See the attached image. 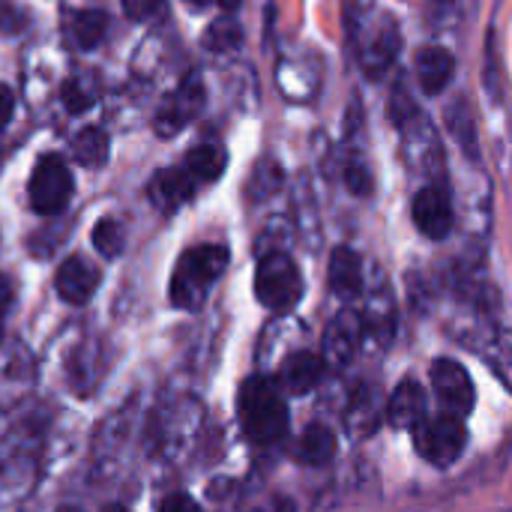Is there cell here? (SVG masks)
I'll return each instance as SVG.
<instances>
[{
  "label": "cell",
  "instance_id": "f1b7e54d",
  "mask_svg": "<svg viewBox=\"0 0 512 512\" xmlns=\"http://www.w3.org/2000/svg\"><path fill=\"white\" fill-rule=\"evenodd\" d=\"M9 306H12V285H9L6 276H0V336H3V324H6Z\"/></svg>",
  "mask_w": 512,
  "mask_h": 512
},
{
  "label": "cell",
  "instance_id": "7c38bea8",
  "mask_svg": "<svg viewBox=\"0 0 512 512\" xmlns=\"http://www.w3.org/2000/svg\"><path fill=\"white\" fill-rule=\"evenodd\" d=\"M453 72H456V60L447 48L441 45H429V48H420L417 54V78H420V87L426 96H438L444 93V87L453 81Z\"/></svg>",
  "mask_w": 512,
  "mask_h": 512
},
{
  "label": "cell",
  "instance_id": "4dcf8cb0",
  "mask_svg": "<svg viewBox=\"0 0 512 512\" xmlns=\"http://www.w3.org/2000/svg\"><path fill=\"white\" fill-rule=\"evenodd\" d=\"M189 6H195V9H204V6H210L213 0H186Z\"/></svg>",
  "mask_w": 512,
  "mask_h": 512
},
{
  "label": "cell",
  "instance_id": "603a6c76",
  "mask_svg": "<svg viewBox=\"0 0 512 512\" xmlns=\"http://www.w3.org/2000/svg\"><path fill=\"white\" fill-rule=\"evenodd\" d=\"M93 246H96L105 258H114V255L123 249V228H120L114 219H102V222L93 228Z\"/></svg>",
  "mask_w": 512,
  "mask_h": 512
},
{
  "label": "cell",
  "instance_id": "2e32d148",
  "mask_svg": "<svg viewBox=\"0 0 512 512\" xmlns=\"http://www.w3.org/2000/svg\"><path fill=\"white\" fill-rule=\"evenodd\" d=\"M330 288L339 297H357L363 288V261L354 249L339 246L330 255Z\"/></svg>",
  "mask_w": 512,
  "mask_h": 512
},
{
  "label": "cell",
  "instance_id": "52a82bcc",
  "mask_svg": "<svg viewBox=\"0 0 512 512\" xmlns=\"http://www.w3.org/2000/svg\"><path fill=\"white\" fill-rule=\"evenodd\" d=\"M414 222L429 240H444L453 231V201L438 183H429L414 198Z\"/></svg>",
  "mask_w": 512,
  "mask_h": 512
},
{
  "label": "cell",
  "instance_id": "3957f363",
  "mask_svg": "<svg viewBox=\"0 0 512 512\" xmlns=\"http://www.w3.org/2000/svg\"><path fill=\"white\" fill-rule=\"evenodd\" d=\"M255 297L273 312H288L303 297V276L285 252L261 258L255 270Z\"/></svg>",
  "mask_w": 512,
  "mask_h": 512
},
{
  "label": "cell",
  "instance_id": "e575fe53",
  "mask_svg": "<svg viewBox=\"0 0 512 512\" xmlns=\"http://www.w3.org/2000/svg\"><path fill=\"white\" fill-rule=\"evenodd\" d=\"M63 512H66V510H63Z\"/></svg>",
  "mask_w": 512,
  "mask_h": 512
},
{
  "label": "cell",
  "instance_id": "484cf974",
  "mask_svg": "<svg viewBox=\"0 0 512 512\" xmlns=\"http://www.w3.org/2000/svg\"><path fill=\"white\" fill-rule=\"evenodd\" d=\"M213 39H216V48L225 51V48H231V45L240 42V30H237L234 21H219V24L207 33V42H213Z\"/></svg>",
  "mask_w": 512,
  "mask_h": 512
},
{
  "label": "cell",
  "instance_id": "83f0119b",
  "mask_svg": "<svg viewBox=\"0 0 512 512\" xmlns=\"http://www.w3.org/2000/svg\"><path fill=\"white\" fill-rule=\"evenodd\" d=\"M12 108H15V96L6 84H0V129H6V123L12 120Z\"/></svg>",
  "mask_w": 512,
  "mask_h": 512
},
{
  "label": "cell",
  "instance_id": "277c9868",
  "mask_svg": "<svg viewBox=\"0 0 512 512\" xmlns=\"http://www.w3.org/2000/svg\"><path fill=\"white\" fill-rule=\"evenodd\" d=\"M465 444H468V432H465L462 420L453 417V414H444V417H435V420H423L414 429V447H417V453L426 462L438 465V468L453 465L462 456Z\"/></svg>",
  "mask_w": 512,
  "mask_h": 512
},
{
  "label": "cell",
  "instance_id": "44dd1931",
  "mask_svg": "<svg viewBox=\"0 0 512 512\" xmlns=\"http://www.w3.org/2000/svg\"><path fill=\"white\" fill-rule=\"evenodd\" d=\"M447 123H450V132L459 138L462 150L477 156V129H474V117H471V108H468L465 99H456L447 108Z\"/></svg>",
  "mask_w": 512,
  "mask_h": 512
},
{
  "label": "cell",
  "instance_id": "9a60e30c",
  "mask_svg": "<svg viewBox=\"0 0 512 512\" xmlns=\"http://www.w3.org/2000/svg\"><path fill=\"white\" fill-rule=\"evenodd\" d=\"M147 192L159 210H174L195 195V180L186 174V168H165L153 177Z\"/></svg>",
  "mask_w": 512,
  "mask_h": 512
},
{
  "label": "cell",
  "instance_id": "8fae6325",
  "mask_svg": "<svg viewBox=\"0 0 512 512\" xmlns=\"http://www.w3.org/2000/svg\"><path fill=\"white\" fill-rule=\"evenodd\" d=\"M360 336H363V324L354 312H342L333 318V324L324 333V360L333 366H345L354 360L357 348H360Z\"/></svg>",
  "mask_w": 512,
  "mask_h": 512
},
{
  "label": "cell",
  "instance_id": "cb8c5ba5",
  "mask_svg": "<svg viewBox=\"0 0 512 512\" xmlns=\"http://www.w3.org/2000/svg\"><path fill=\"white\" fill-rule=\"evenodd\" d=\"M165 9V0H123V12L132 21H150Z\"/></svg>",
  "mask_w": 512,
  "mask_h": 512
},
{
  "label": "cell",
  "instance_id": "8992f818",
  "mask_svg": "<svg viewBox=\"0 0 512 512\" xmlns=\"http://www.w3.org/2000/svg\"><path fill=\"white\" fill-rule=\"evenodd\" d=\"M432 387H435V396L441 399V405L453 417H465L474 408V384L456 360L432 363Z\"/></svg>",
  "mask_w": 512,
  "mask_h": 512
},
{
  "label": "cell",
  "instance_id": "9c48e42d",
  "mask_svg": "<svg viewBox=\"0 0 512 512\" xmlns=\"http://www.w3.org/2000/svg\"><path fill=\"white\" fill-rule=\"evenodd\" d=\"M399 24L393 21V18H381L378 24H372V30H369V39L363 42V48H360V60H363V66H366V75H372V78H381L390 66H393V60H396V54H399Z\"/></svg>",
  "mask_w": 512,
  "mask_h": 512
},
{
  "label": "cell",
  "instance_id": "d6a6232c",
  "mask_svg": "<svg viewBox=\"0 0 512 512\" xmlns=\"http://www.w3.org/2000/svg\"><path fill=\"white\" fill-rule=\"evenodd\" d=\"M105 512H129V510H120V507H111V510H105Z\"/></svg>",
  "mask_w": 512,
  "mask_h": 512
},
{
  "label": "cell",
  "instance_id": "1f68e13d",
  "mask_svg": "<svg viewBox=\"0 0 512 512\" xmlns=\"http://www.w3.org/2000/svg\"><path fill=\"white\" fill-rule=\"evenodd\" d=\"M219 3H222V9H237L243 0H219Z\"/></svg>",
  "mask_w": 512,
  "mask_h": 512
},
{
  "label": "cell",
  "instance_id": "f546056e",
  "mask_svg": "<svg viewBox=\"0 0 512 512\" xmlns=\"http://www.w3.org/2000/svg\"><path fill=\"white\" fill-rule=\"evenodd\" d=\"M261 512H294V507H291V501H276V504H270L267 510Z\"/></svg>",
  "mask_w": 512,
  "mask_h": 512
},
{
  "label": "cell",
  "instance_id": "d4e9b609",
  "mask_svg": "<svg viewBox=\"0 0 512 512\" xmlns=\"http://www.w3.org/2000/svg\"><path fill=\"white\" fill-rule=\"evenodd\" d=\"M24 21H27V12L24 9H18L12 0H0V30L15 33V30L27 27Z\"/></svg>",
  "mask_w": 512,
  "mask_h": 512
},
{
  "label": "cell",
  "instance_id": "ffe728a7",
  "mask_svg": "<svg viewBox=\"0 0 512 512\" xmlns=\"http://www.w3.org/2000/svg\"><path fill=\"white\" fill-rule=\"evenodd\" d=\"M72 156L84 168H99L108 159V135L99 126H87L72 138Z\"/></svg>",
  "mask_w": 512,
  "mask_h": 512
},
{
  "label": "cell",
  "instance_id": "4316f807",
  "mask_svg": "<svg viewBox=\"0 0 512 512\" xmlns=\"http://www.w3.org/2000/svg\"><path fill=\"white\" fill-rule=\"evenodd\" d=\"M159 512H201V507L189 495H171Z\"/></svg>",
  "mask_w": 512,
  "mask_h": 512
},
{
  "label": "cell",
  "instance_id": "836d02e7",
  "mask_svg": "<svg viewBox=\"0 0 512 512\" xmlns=\"http://www.w3.org/2000/svg\"><path fill=\"white\" fill-rule=\"evenodd\" d=\"M435 3H441V6H444V3H453V0H435Z\"/></svg>",
  "mask_w": 512,
  "mask_h": 512
},
{
  "label": "cell",
  "instance_id": "7402d4cb",
  "mask_svg": "<svg viewBox=\"0 0 512 512\" xmlns=\"http://www.w3.org/2000/svg\"><path fill=\"white\" fill-rule=\"evenodd\" d=\"M99 90H96V81L90 78V75H75V78H69L66 84H63V105L69 108V111H87L99 96H96Z\"/></svg>",
  "mask_w": 512,
  "mask_h": 512
},
{
  "label": "cell",
  "instance_id": "5b68a950",
  "mask_svg": "<svg viewBox=\"0 0 512 512\" xmlns=\"http://www.w3.org/2000/svg\"><path fill=\"white\" fill-rule=\"evenodd\" d=\"M72 171L66 165L63 156L48 153L36 162L33 174H30V204L36 213L54 216L60 213L69 198H72Z\"/></svg>",
  "mask_w": 512,
  "mask_h": 512
},
{
  "label": "cell",
  "instance_id": "ac0fdd59",
  "mask_svg": "<svg viewBox=\"0 0 512 512\" xmlns=\"http://www.w3.org/2000/svg\"><path fill=\"white\" fill-rule=\"evenodd\" d=\"M69 33H72V39H75L78 48L90 51V48H96L105 39V33H108V15L99 12V9L75 12L72 21H69Z\"/></svg>",
  "mask_w": 512,
  "mask_h": 512
},
{
  "label": "cell",
  "instance_id": "e0dca14e",
  "mask_svg": "<svg viewBox=\"0 0 512 512\" xmlns=\"http://www.w3.org/2000/svg\"><path fill=\"white\" fill-rule=\"evenodd\" d=\"M186 174L195 180V183H213L222 177L225 171V150L219 144H204V147H195L192 153H186V162H183Z\"/></svg>",
  "mask_w": 512,
  "mask_h": 512
},
{
  "label": "cell",
  "instance_id": "30bf717a",
  "mask_svg": "<svg viewBox=\"0 0 512 512\" xmlns=\"http://www.w3.org/2000/svg\"><path fill=\"white\" fill-rule=\"evenodd\" d=\"M54 282H57V294H60L66 303L84 306V303L96 294V288H99V270H96L93 264H87L81 255H72V258H66V261L60 264Z\"/></svg>",
  "mask_w": 512,
  "mask_h": 512
},
{
  "label": "cell",
  "instance_id": "7a4b0ae2",
  "mask_svg": "<svg viewBox=\"0 0 512 512\" xmlns=\"http://www.w3.org/2000/svg\"><path fill=\"white\" fill-rule=\"evenodd\" d=\"M228 267V249L225 246H198L186 252L174 270L171 279V300L177 309H201L213 282L225 273Z\"/></svg>",
  "mask_w": 512,
  "mask_h": 512
},
{
  "label": "cell",
  "instance_id": "d6986e66",
  "mask_svg": "<svg viewBox=\"0 0 512 512\" xmlns=\"http://www.w3.org/2000/svg\"><path fill=\"white\" fill-rule=\"evenodd\" d=\"M336 456V438L327 426H309L297 444V459L306 465H324Z\"/></svg>",
  "mask_w": 512,
  "mask_h": 512
},
{
  "label": "cell",
  "instance_id": "5bb4252c",
  "mask_svg": "<svg viewBox=\"0 0 512 512\" xmlns=\"http://www.w3.org/2000/svg\"><path fill=\"white\" fill-rule=\"evenodd\" d=\"M324 378V360L318 354H309V351H300L294 357H288L282 363V387L291 393V396H306L312 393Z\"/></svg>",
  "mask_w": 512,
  "mask_h": 512
},
{
  "label": "cell",
  "instance_id": "4fadbf2b",
  "mask_svg": "<svg viewBox=\"0 0 512 512\" xmlns=\"http://www.w3.org/2000/svg\"><path fill=\"white\" fill-rule=\"evenodd\" d=\"M423 414H426V393L417 381H402L393 396H390V405H387V420L396 426V429H417L423 423Z\"/></svg>",
  "mask_w": 512,
  "mask_h": 512
},
{
  "label": "cell",
  "instance_id": "ba28073f",
  "mask_svg": "<svg viewBox=\"0 0 512 512\" xmlns=\"http://www.w3.org/2000/svg\"><path fill=\"white\" fill-rule=\"evenodd\" d=\"M201 105H204V87H201V81L192 75V78H186V81L165 99V105L159 108V114H156V132H159V135H177V132L201 111Z\"/></svg>",
  "mask_w": 512,
  "mask_h": 512
},
{
  "label": "cell",
  "instance_id": "6da1fadb",
  "mask_svg": "<svg viewBox=\"0 0 512 512\" xmlns=\"http://www.w3.org/2000/svg\"><path fill=\"white\" fill-rule=\"evenodd\" d=\"M240 420L243 432L252 444L270 447L279 444L288 435V405L279 393V387L267 378L246 381L240 393Z\"/></svg>",
  "mask_w": 512,
  "mask_h": 512
}]
</instances>
